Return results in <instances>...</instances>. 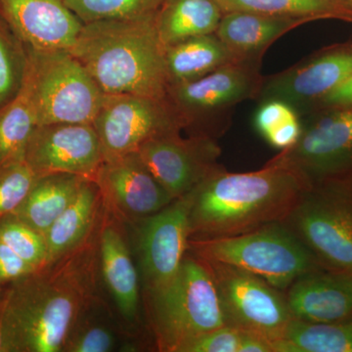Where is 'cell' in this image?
Here are the masks:
<instances>
[{
	"label": "cell",
	"mask_w": 352,
	"mask_h": 352,
	"mask_svg": "<svg viewBox=\"0 0 352 352\" xmlns=\"http://www.w3.org/2000/svg\"><path fill=\"white\" fill-rule=\"evenodd\" d=\"M101 220L82 245L10 289L0 314L7 352L63 351L69 333L95 300Z\"/></svg>",
	"instance_id": "6da1fadb"
},
{
	"label": "cell",
	"mask_w": 352,
	"mask_h": 352,
	"mask_svg": "<svg viewBox=\"0 0 352 352\" xmlns=\"http://www.w3.org/2000/svg\"><path fill=\"white\" fill-rule=\"evenodd\" d=\"M307 185L295 171L270 162L250 173L222 166L192 190L189 239L231 237L283 222Z\"/></svg>",
	"instance_id": "7a4b0ae2"
},
{
	"label": "cell",
	"mask_w": 352,
	"mask_h": 352,
	"mask_svg": "<svg viewBox=\"0 0 352 352\" xmlns=\"http://www.w3.org/2000/svg\"><path fill=\"white\" fill-rule=\"evenodd\" d=\"M155 16L83 24L69 51L104 94L168 97L166 47Z\"/></svg>",
	"instance_id": "3957f363"
},
{
	"label": "cell",
	"mask_w": 352,
	"mask_h": 352,
	"mask_svg": "<svg viewBox=\"0 0 352 352\" xmlns=\"http://www.w3.org/2000/svg\"><path fill=\"white\" fill-rule=\"evenodd\" d=\"M148 296L159 351L179 352L196 338L227 325L210 268L194 254L185 256L170 284Z\"/></svg>",
	"instance_id": "277c9868"
},
{
	"label": "cell",
	"mask_w": 352,
	"mask_h": 352,
	"mask_svg": "<svg viewBox=\"0 0 352 352\" xmlns=\"http://www.w3.org/2000/svg\"><path fill=\"white\" fill-rule=\"evenodd\" d=\"M188 251L203 261L229 264L252 273L282 292L302 275L323 268L282 221L231 237L189 239Z\"/></svg>",
	"instance_id": "5b68a950"
},
{
	"label": "cell",
	"mask_w": 352,
	"mask_h": 352,
	"mask_svg": "<svg viewBox=\"0 0 352 352\" xmlns=\"http://www.w3.org/2000/svg\"><path fill=\"white\" fill-rule=\"evenodd\" d=\"M25 50L21 85L31 97L38 126L94 124L105 94L73 53Z\"/></svg>",
	"instance_id": "8992f818"
},
{
	"label": "cell",
	"mask_w": 352,
	"mask_h": 352,
	"mask_svg": "<svg viewBox=\"0 0 352 352\" xmlns=\"http://www.w3.org/2000/svg\"><path fill=\"white\" fill-rule=\"evenodd\" d=\"M283 223L324 270L352 277V173L309 183Z\"/></svg>",
	"instance_id": "52a82bcc"
},
{
	"label": "cell",
	"mask_w": 352,
	"mask_h": 352,
	"mask_svg": "<svg viewBox=\"0 0 352 352\" xmlns=\"http://www.w3.org/2000/svg\"><path fill=\"white\" fill-rule=\"evenodd\" d=\"M261 61L263 57L245 58L198 80L170 85L168 101L185 129L198 126L194 135L219 138L235 106L258 97L263 82Z\"/></svg>",
	"instance_id": "ba28073f"
},
{
	"label": "cell",
	"mask_w": 352,
	"mask_h": 352,
	"mask_svg": "<svg viewBox=\"0 0 352 352\" xmlns=\"http://www.w3.org/2000/svg\"><path fill=\"white\" fill-rule=\"evenodd\" d=\"M302 131L270 163L286 166L309 183L352 173V107L317 109L300 117Z\"/></svg>",
	"instance_id": "9c48e42d"
},
{
	"label": "cell",
	"mask_w": 352,
	"mask_h": 352,
	"mask_svg": "<svg viewBox=\"0 0 352 352\" xmlns=\"http://www.w3.org/2000/svg\"><path fill=\"white\" fill-rule=\"evenodd\" d=\"M204 261L214 278L227 325L263 337L274 347L293 319L283 292L235 266Z\"/></svg>",
	"instance_id": "30bf717a"
},
{
	"label": "cell",
	"mask_w": 352,
	"mask_h": 352,
	"mask_svg": "<svg viewBox=\"0 0 352 352\" xmlns=\"http://www.w3.org/2000/svg\"><path fill=\"white\" fill-rule=\"evenodd\" d=\"M92 124L105 160L138 152L153 138L185 129L168 97L133 94H105Z\"/></svg>",
	"instance_id": "8fae6325"
},
{
	"label": "cell",
	"mask_w": 352,
	"mask_h": 352,
	"mask_svg": "<svg viewBox=\"0 0 352 352\" xmlns=\"http://www.w3.org/2000/svg\"><path fill=\"white\" fill-rule=\"evenodd\" d=\"M351 78L352 41L333 43L291 68L263 76L256 100L283 101L302 117Z\"/></svg>",
	"instance_id": "7c38bea8"
},
{
	"label": "cell",
	"mask_w": 352,
	"mask_h": 352,
	"mask_svg": "<svg viewBox=\"0 0 352 352\" xmlns=\"http://www.w3.org/2000/svg\"><path fill=\"white\" fill-rule=\"evenodd\" d=\"M192 201L191 191L138 220L139 263L148 294L164 288L179 271L188 251Z\"/></svg>",
	"instance_id": "4fadbf2b"
},
{
	"label": "cell",
	"mask_w": 352,
	"mask_h": 352,
	"mask_svg": "<svg viewBox=\"0 0 352 352\" xmlns=\"http://www.w3.org/2000/svg\"><path fill=\"white\" fill-rule=\"evenodd\" d=\"M138 154L173 200L188 194L222 166L217 139L203 135L183 138L180 132L147 141Z\"/></svg>",
	"instance_id": "5bb4252c"
},
{
	"label": "cell",
	"mask_w": 352,
	"mask_h": 352,
	"mask_svg": "<svg viewBox=\"0 0 352 352\" xmlns=\"http://www.w3.org/2000/svg\"><path fill=\"white\" fill-rule=\"evenodd\" d=\"M104 160L100 139L92 124L38 126L25 153V162L38 177L69 173L94 182Z\"/></svg>",
	"instance_id": "9a60e30c"
},
{
	"label": "cell",
	"mask_w": 352,
	"mask_h": 352,
	"mask_svg": "<svg viewBox=\"0 0 352 352\" xmlns=\"http://www.w3.org/2000/svg\"><path fill=\"white\" fill-rule=\"evenodd\" d=\"M94 182L106 207L129 219L150 217L173 201L138 152L104 160Z\"/></svg>",
	"instance_id": "2e32d148"
},
{
	"label": "cell",
	"mask_w": 352,
	"mask_h": 352,
	"mask_svg": "<svg viewBox=\"0 0 352 352\" xmlns=\"http://www.w3.org/2000/svg\"><path fill=\"white\" fill-rule=\"evenodd\" d=\"M0 18L34 50H69L83 25L65 0H0Z\"/></svg>",
	"instance_id": "e0dca14e"
},
{
	"label": "cell",
	"mask_w": 352,
	"mask_h": 352,
	"mask_svg": "<svg viewBox=\"0 0 352 352\" xmlns=\"http://www.w3.org/2000/svg\"><path fill=\"white\" fill-rule=\"evenodd\" d=\"M285 295L296 320L331 323L352 315V277L324 268L298 278Z\"/></svg>",
	"instance_id": "ac0fdd59"
},
{
	"label": "cell",
	"mask_w": 352,
	"mask_h": 352,
	"mask_svg": "<svg viewBox=\"0 0 352 352\" xmlns=\"http://www.w3.org/2000/svg\"><path fill=\"white\" fill-rule=\"evenodd\" d=\"M104 215L99 234L102 274L120 314L129 323L133 324L138 318L140 302L138 270L124 235L115 220L109 217L107 208Z\"/></svg>",
	"instance_id": "d6986e66"
},
{
	"label": "cell",
	"mask_w": 352,
	"mask_h": 352,
	"mask_svg": "<svg viewBox=\"0 0 352 352\" xmlns=\"http://www.w3.org/2000/svg\"><path fill=\"white\" fill-rule=\"evenodd\" d=\"M307 23L300 18L234 11L224 13L214 34L241 58L263 57L278 38Z\"/></svg>",
	"instance_id": "ffe728a7"
},
{
	"label": "cell",
	"mask_w": 352,
	"mask_h": 352,
	"mask_svg": "<svg viewBox=\"0 0 352 352\" xmlns=\"http://www.w3.org/2000/svg\"><path fill=\"white\" fill-rule=\"evenodd\" d=\"M103 208V196L98 185L94 180H85L75 200L44 234L47 263L82 245L100 222Z\"/></svg>",
	"instance_id": "44dd1931"
},
{
	"label": "cell",
	"mask_w": 352,
	"mask_h": 352,
	"mask_svg": "<svg viewBox=\"0 0 352 352\" xmlns=\"http://www.w3.org/2000/svg\"><path fill=\"white\" fill-rule=\"evenodd\" d=\"M164 58L170 85L198 80L226 65L245 59L229 50L215 34L168 46Z\"/></svg>",
	"instance_id": "7402d4cb"
},
{
	"label": "cell",
	"mask_w": 352,
	"mask_h": 352,
	"mask_svg": "<svg viewBox=\"0 0 352 352\" xmlns=\"http://www.w3.org/2000/svg\"><path fill=\"white\" fill-rule=\"evenodd\" d=\"M87 178L69 173H54L38 177L29 195L13 215L28 226L45 234L75 200Z\"/></svg>",
	"instance_id": "603a6c76"
},
{
	"label": "cell",
	"mask_w": 352,
	"mask_h": 352,
	"mask_svg": "<svg viewBox=\"0 0 352 352\" xmlns=\"http://www.w3.org/2000/svg\"><path fill=\"white\" fill-rule=\"evenodd\" d=\"M224 12L214 0H164L155 16L164 47L214 34Z\"/></svg>",
	"instance_id": "cb8c5ba5"
},
{
	"label": "cell",
	"mask_w": 352,
	"mask_h": 352,
	"mask_svg": "<svg viewBox=\"0 0 352 352\" xmlns=\"http://www.w3.org/2000/svg\"><path fill=\"white\" fill-rule=\"evenodd\" d=\"M224 13L244 11L300 18L308 22L339 20L352 23V4L347 0H214Z\"/></svg>",
	"instance_id": "d4e9b609"
},
{
	"label": "cell",
	"mask_w": 352,
	"mask_h": 352,
	"mask_svg": "<svg viewBox=\"0 0 352 352\" xmlns=\"http://www.w3.org/2000/svg\"><path fill=\"white\" fill-rule=\"evenodd\" d=\"M274 352H352V315L331 323L293 318Z\"/></svg>",
	"instance_id": "484cf974"
},
{
	"label": "cell",
	"mask_w": 352,
	"mask_h": 352,
	"mask_svg": "<svg viewBox=\"0 0 352 352\" xmlns=\"http://www.w3.org/2000/svg\"><path fill=\"white\" fill-rule=\"evenodd\" d=\"M36 126L34 104L21 85L12 100L0 109V168L25 161L28 145Z\"/></svg>",
	"instance_id": "4316f807"
},
{
	"label": "cell",
	"mask_w": 352,
	"mask_h": 352,
	"mask_svg": "<svg viewBox=\"0 0 352 352\" xmlns=\"http://www.w3.org/2000/svg\"><path fill=\"white\" fill-rule=\"evenodd\" d=\"M254 126L268 144L281 151L295 144L302 131L300 116L288 104L279 100L259 102Z\"/></svg>",
	"instance_id": "83f0119b"
},
{
	"label": "cell",
	"mask_w": 352,
	"mask_h": 352,
	"mask_svg": "<svg viewBox=\"0 0 352 352\" xmlns=\"http://www.w3.org/2000/svg\"><path fill=\"white\" fill-rule=\"evenodd\" d=\"M164 0H65L83 24L155 15Z\"/></svg>",
	"instance_id": "f1b7e54d"
},
{
	"label": "cell",
	"mask_w": 352,
	"mask_h": 352,
	"mask_svg": "<svg viewBox=\"0 0 352 352\" xmlns=\"http://www.w3.org/2000/svg\"><path fill=\"white\" fill-rule=\"evenodd\" d=\"M0 242L8 245L38 270L47 263V245L44 234L28 226L15 215L0 221Z\"/></svg>",
	"instance_id": "f546056e"
},
{
	"label": "cell",
	"mask_w": 352,
	"mask_h": 352,
	"mask_svg": "<svg viewBox=\"0 0 352 352\" xmlns=\"http://www.w3.org/2000/svg\"><path fill=\"white\" fill-rule=\"evenodd\" d=\"M38 178L25 161L0 168V217L22 205Z\"/></svg>",
	"instance_id": "4dcf8cb0"
},
{
	"label": "cell",
	"mask_w": 352,
	"mask_h": 352,
	"mask_svg": "<svg viewBox=\"0 0 352 352\" xmlns=\"http://www.w3.org/2000/svg\"><path fill=\"white\" fill-rule=\"evenodd\" d=\"M88 307L69 333L63 352H109L115 349V333L109 326L88 316Z\"/></svg>",
	"instance_id": "1f68e13d"
},
{
	"label": "cell",
	"mask_w": 352,
	"mask_h": 352,
	"mask_svg": "<svg viewBox=\"0 0 352 352\" xmlns=\"http://www.w3.org/2000/svg\"><path fill=\"white\" fill-rule=\"evenodd\" d=\"M245 333L232 326H223L191 340L179 352H241Z\"/></svg>",
	"instance_id": "d6a6232c"
},
{
	"label": "cell",
	"mask_w": 352,
	"mask_h": 352,
	"mask_svg": "<svg viewBox=\"0 0 352 352\" xmlns=\"http://www.w3.org/2000/svg\"><path fill=\"white\" fill-rule=\"evenodd\" d=\"M0 23V107L6 106L19 91L22 76H19L10 41Z\"/></svg>",
	"instance_id": "836d02e7"
},
{
	"label": "cell",
	"mask_w": 352,
	"mask_h": 352,
	"mask_svg": "<svg viewBox=\"0 0 352 352\" xmlns=\"http://www.w3.org/2000/svg\"><path fill=\"white\" fill-rule=\"evenodd\" d=\"M38 268L27 263L13 252L8 245L0 242V283L8 281H18Z\"/></svg>",
	"instance_id": "e575fe53"
},
{
	"label": "cell",
	"mask_w": 352,
	"mask_h": 352,
	"mask_svg": "<svg viewBox=\"0 0 352 352\" xmlns=\"http://www.w3.org/2000/svg\"><path fill=\"white\" fill-rule=\"evenodd\" d=\"M347 107H352V78L324 97L312 111L317 109Z\"/></svg>",
	"instance_id": "d590c367"
},
{
	"label": "cell",
	"mask_w": 352,
	"mask_h": 352,
	"mask_svg": "<svg viewBox=\"0 0 352 352\" xmlns=\"http://www.w3.org/2000/svg\"><path fill=\"white\" fill-rule=\"evenodd\" d=\"M0 352H7L6 337H4L1 323H0Z\"/></svg>",
	"instance_id": "8d00e7d4"
},
{
	"label": "cell",
	"mask_w": 352,
	"mask_h": 352,
	"mask_svg": "<svg viewBox=\"0 0 352 352\" xmlns=\"http://www.w3.org/2000/svg\"><path fill=\"white\" fill-rule=\"evenodd\" d=\"M347 1L351 2V3L352 4V0H347Z\"/></svg>",
	"instance_id": "74e56055"
}]
</instances>
